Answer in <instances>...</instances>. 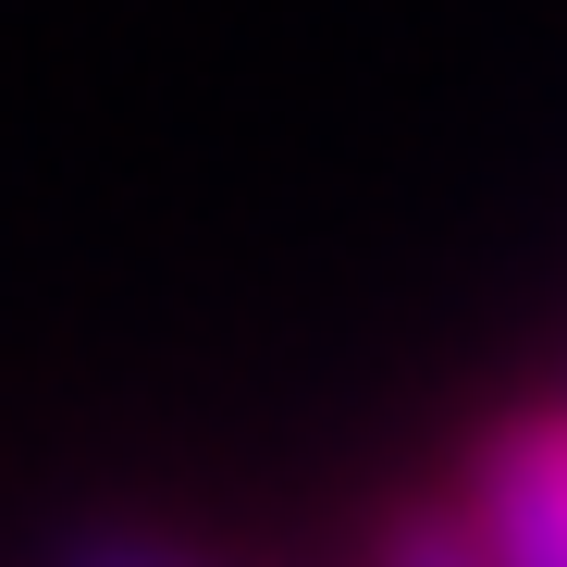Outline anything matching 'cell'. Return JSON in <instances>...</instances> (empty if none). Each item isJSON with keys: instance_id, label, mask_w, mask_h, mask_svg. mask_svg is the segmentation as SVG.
I'll return each instance as SVG.
<instances>
[{"instance_id": "obj_3", "label": "cell", "mask_w": 567, "mask_h": 567, "mask_svg": "<svg viewBox=\"0 0 567 567\" xmlns=\"http://www.w3.org/2000/svg\"><path fill=\"white\" fill-rule=\"evenodd\" d=\"M370 567H482V543H468V506H444V494L395 506L383 543H370Z\"/></svg>"}, {"instance_id": "obj_2", "label": "cell", "mask_w": 567, "mask_h": 567, "mask_svg": "<svg viewBox=\"0 0 567 567\" xmlns=\"http://www.w3.org/2000/svg\"><path fill=\"white\" fill-rule=\"evenodd\" d=\"M50 567H223V555H198L185 530H148V518H74L50 543Z\"/></svg>"}, {"instance_id": "obj_1", "label": "cell", "mask_w": 567, "mask_h": 567, "mask_svg": "<svg viewBox=\"0 0 567 567\" xmlns=\"http://www.w3.org/2000/svg\"><path fill=\"white\" fill-rule=\"evenodd\" d=\"M468 543L482 567H567V420L518 408L468 444Z\"/></svg>"}]
</instances>
